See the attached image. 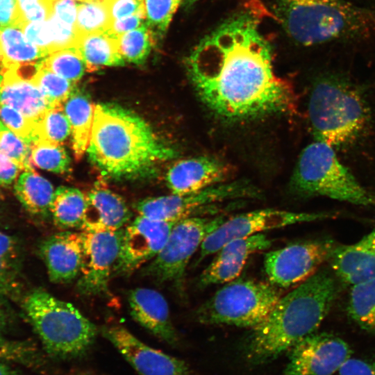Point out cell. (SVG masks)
<instances>
[{
	"mask_svg": "<svg viewBox=\"0 0 375 375\" xmlns=\"http://www.w3.org/2000/svg\"><path fill=\"white\" fill-rule=\"evenodd\" d=\"M272 49L249 11L226 19L186 58L201 100L226 119H247L295 108L290 85L274 69Z\"/></svg>",
	"mask_w": 375,
	"mask_h": 375,
	"instance_id": "cell-1",
	"label": "cell"
},
{
	"mask_svg": "<svg viewBox=\"0 0 375 375\" xmlns=\"http://www.w3.org/2000/svg\"><path fill=\"white\" fill-rule=\"evenodd\" d=\"M87 151L103 176L118 180L147 177L176 156L142 117L112 103L95 105Z\"/></svg>",
	"mask_w": 375,
	"mask_h": 375,
	"instance_id": "cell-2",
	"label": "cell"
},
{
	"mask_svg": "<svg viewBox=\"0 0 375 375\" xmlns=\"http://www.w3.org/2000/svg\"><path fill=\"white\" fill-rule=\"evenodd\" d=\"M337 285L326 270L317 271L285 296L251 332L244 351L253 364L269 362L316 332L335 298Z\"/></svg>",
	"mask_w": 375,
	"mask_h": 375,
	"instance_id": "cell-3",
	"label": "cell"
},
{
	"mask_svg": "<svg viewBox=\"0 0 375 375\" xmlns=\"http://www.w3.org/2000/svg\"><path fill=\"white\" fill-rule=\"evenodd\" d=\"M276 13L288 36L310 47L369 38L375 10L348 0H278Z\"/></svg>",
	"mask_w": 375,
	"mask_h": 375,
	"instance_id": "cell-4",
	"label": "cell"
},
{
	"mask_svg": "<svg viewBox=\"0 0 375 375\" xmlns=\"http://www.w3.org/2000/svg\"><path fill=\"white\" fill-rule=\"evenodd\" d=\"M308 113L315 140L333 148L356 139L369 119L368 108L358 90L335 76L315 83Z\"/></svg>",
	"mask_w": 375,
	"mask_h": 375,
	"instance_id": "cell-5",
	"label": "cell"
},
{
	"mask_svg": "<svg viewBox=\"0 0 375 375\" xmlns=\"http://www.w3.org/2000/svg\"><path fill=\"white\" fill-rule=\"evenodd\" d=\"M24 311L46 351L56 357H79L95 340L97 328L72 304L43 289L30 292Z\"/></svg>",
	"mask_w": 375,
	"mask_h": 375,
	"instance_id": "cell-6",
	"label": "cell"
},
{
	"mask_svg": "<svg viewBox=\"0 0 375 375\" xmlns=\"http://www.w3.org/2000/svg\"><path fill=\"white\" fill-rule=\"evenodd\" d=\"M293 188L307 196H324L350 203L375 206L367 191L339 160L333 147L315 140L301 152L292 178Z\"/></svg>",
	"mask_w": 375,
	"mask_h": 375,
	"instance_id": "cell-7",
	"label": "cell"
},
{
	"mask_svg": "<svg viewBox=\"0 0 375 375\" xmlns=\"http://www.w3.org/2000/svg\"><path fill=\"white\" fill-rule=\"evenodd\" d=\"M281 297L278 287L251 279L227 283L197 310L199 322L254 328L269 313Z\"/></svg>",
	"mask_w": 375,
	"mask_h": 375,
	"instance_id": "cell-8",
	"label": "cell"
},
{
	"mask_svg": "<svg viewBox=\"0 0 375 375\" xmlns=\"http://www.w3.org/2000/svg\"><path fill=\"white\" fill-rule=\"evenodd\" d=\"M226 219L223 216H190L179 220L144 272L158 283L172 282L181 286L190 258L206 238Z\"/></svg>",
	"mask_w": 375,
	"mask_h": 375,
	"instance_id": "cell-9",
	"label": "cell"
},
{
	"mask_svg": "<svg viewBox=\"0 0 375 375\" xmlns=\"http://www.w3.org/2000/svg\"><path fill=\"white\" fill-rule=\"evenodd\" d=\"M256 196L258 192L249 183L235 181L219 183L192 194L147 198L138 201L135 209L138 215L151 220L177 222L206 206L226 200Z\"/></svg>",
	"mask_w": 375,
	"mask_h": 375,
	"instance_id": "cell-10",
	"label": "cell"
},
{
	"mask_svg": "<svg viewBox=\"0 0 375 375\" xmlns=\"http://www.w3.org/2000/svg\"><path fill=\"white\" fill-rule=\"evenodd\" d=\"M331 217L326 213L296 212L277 209L247 212L226 219L204 240L197 263L215 253L227 242L262 232L299 223L315 222Z\"/></svg>",
	"mask_w": 375,
	"mask_h": 375,
	"instance_id": "cell-11",
	"label": "cell"
},
{
	"mask_svg": "<svg viewBox=\"0 0 375 375\" xmlns=\"http://www.w3.org/2000/svg\"><path fill=\"white\" fill-rule=\"evenodd\" d=\"M334 249L331 240H318L289 244L266 253L265 273L278 288L299 285L328 260Z\"/></svg>",
	"mask_w": 375,
	"mask_h": 375,
	"instance_id": "cell-12",
	"label": "cell"
},
{
	"mask_svg": "<svg viewBox=\"0 0 375 375\" xmlns=\"http://www.w3.org/2000/svg\"><path fill=\"white\" fill-rule=\"evenodd\" d=\"M124 228L117 231H82L83 249L77 289L86 296L108 290L118 260Z\"/></svg>",
	"mask_w": 375,
	"mask_h": 375,
	"instance_id": "cell-13",
	"label": "cell"
},
{
	"mask_svg": "<svg viewBox=\"0 0 375 375\" xmlns=\"http://www.w3.org/2000/svg\"><path fill=\"white\" fill-rule=\"evenodd\" d=\"M349 344L326 333H313L290 349L282 375H333L351 357Z\"/></svg>",
	"mask_w": 375,
	"mask_h": 375,
	"instance_id": "cell-14",
	"label": "cell"
},
{
	"mask_svg": "<svg viewBox=\"0 0 375 375\" xmlns=\"http://www.w3.org/2000/svg\"><path fill=\"white\" fill-rule=\"evenodd\" d=\"M176 223L154 221L138 215L124 230L113 273L131 274L152 260L165 244Z\"/></svg>",
	"mask_w": 375,
	"mask_h": 375,
	"instance_id": "cell-15",
	"label": "cell"
},
{
	"mask_svg": "<svg viewBox=\"0 0 375 375\" xmlns=\"http://www.w3.org/2000/svg\"><path fill=\"white\" fill-rule=\"evenodd\" d=\"M102 333L140 375H192L188 364L152 348L121 325H110Z\"/></svg>",
	"mask_w": 375,
	"mask_h": 375,
	"instance_id": "cell-16",
	"label": "cell"
},
{
	"mask_svg": "<svg viewBox=\"0 0 375 375\" xmlns=\"http://www.w3.org/2000/svg\"><path fill=\"white\" fill-rule=\"evenodd\" d=\"M272 241L259 233L231 240L222 247L199 277L201 287L227 283L241 273L248 258L253 253L268 249Z\"/></svg>",
	"mask_w": 375,
	"mask_h": 375,
	"instance_id": "cell-17",
	"label": "cell"
},
{
	"mask_svg": "<svg viewBox=\"0 0 375 375\" xmlns=\"http://www.w3.org/2000/svg\"><path fill=\"white\" fill-rule=\"evenodd\" d=\"M82 249L81 232L66 230L42 241L40 252L51 282L67 283L78 276Z\"/></svg>",
	"mask_w": 375,
	"mask_h": 375,
	"instance_id": "cell-18",
	"label": "cell"
},
{
	"mask_svg": "<svg viewBox=\"0 0 375 375\" xmlns=\"http://www.w3.org/2000/svg\"><path fill=\"white\" fill-rule=\"evenodd\" d=\"M226 174V167L218 160L199 156L175 162L165 179L173 194H188L222 183Z\"/></svg>",
	"mask_w": 375,
	"mask_h": 375,
	"instance_id": "cell-19",
	"label": "cell"
},
{
	"mask_svg": "<svg viewBox=\"0 0 375 375\" xmlns=\"http://www.w3.org/2000/svg\"><path fill=\"white\" fill-rule=\"evenodd\" d=\"M128 303L136 322L168 344L177 343L178 336L168 303L159 292L147 288H135L128 294Z\"/></svg>",
	"mask_w": 375,
	"mask_h": 375,
	"instance_id": "cell-20",
	"label": "cell"
},
{
	"mask_svg": "<svg viewBox=\"0 0 375 375\" xmlns=\"http://www.w3.org/2000/svg\"><path fill=\"white\" fill-rule=\"evenodd\" d=\"M131 217L124 200L98 181L86 195V207L82 231H117L126 225Z\"/></svg>",
	"mask_w": 375,
	"mask_h": 375,
	"instance_id": "cell-21",
	"label": "cell"
},
{
	"mask_svg": "<svg viewBox=\"0 0 375 375\" xmlns=\"http://www.w3.org/2000/svg\"><path fill=\"white\" fill-rule=\"evenodd\" d=\"M328 260L345 283L353 285L375 278V226L357 242L334 247Z\"/></svg>",
	"mask_w": 375,
	"mask_h": 375,
	"instance_id": "cell-22",
	"label": "cell"
},
{
	"mask_svg": "<svg viewBox=\"0 0 375 375\" xmlns=\"http://www.w3.org/2000/svg\"><path fill=\"white\" fill-rule=\"evenodd\" d=\"M1 103L10 106L35 123L52 108L33 81L15 68H0Z\"/></svg>",
	"mask_w": 375,
	"mask_h": 375,
	"instance_id": "cell-23",
	"label": "cell"
},
{
	"mask_svg": "<svg viewBox=\"0 0 375 375\" xmlns=\"http://www.w3.org/2000/svg\"><path fill=\"white\" fill-rule=\"evenodd\" d=\"M62 108L70 124L72 149L79 160L89 145L95 105L87 94L74 89Z\"/></svg>",
	"mask_w": 375,
	"mask_h": 375,
	"instance_id": "cell-24",
	"label": "cell"
},
{
	"mask_svg": "<svg viewBox=\"0 0 375 375\" xmlns=\"http://www.w3.org/2000/svg\"><path fill=\"white\" fill-rule=\"evenodd\" d=\"M75 48L90 72L103 67L125 64L119 50L117 37L108 31L78 36Z\"/></svg>",
	"mask_w": 375,
	"mask_h": 375,
	"instance_id": "cell-25",
	"label": "cell"
},
{
	"mask_svg": "<svg viewBox=\"0 0 375 375\" xmlns=\"http://www.w3.org/2000/svg\"><path fill=\"white\" fill-rule=\"evenodd\" d=\"M46 56L26 38L20 28L9 26L0 28V68L36 63Z\"/></svg>",
	"mask_w": 375,
	"mask_h": 375,
	"instance_id": "cell-26",
	"label": "cell"
},
{
	"mask_svg": "<svg viewBox=\"0 0 375 375\" xmlns=\"http://www.w3.org/2000/svg\"><path fill=\"white\" fill-rule=\"evenodd\" d=\"M14 189L18 200L30 214L41 216L50 213L53 187L33 169L23 171L19 174Z\"/></svg>",
	"mask_w": 375,
	"mask_h": 375,
	"instance_id": "cell-27",
	"label": "cell"
},
{
	"mask_svg": "<svg viewBox=\"0 0 375 375\" xmlns=\"http://www.w3.org/2000/svg\"><path fill=\"white\" fill-rule=\"evenodd\" d=\"M85 207L86 195L81 190L60 186L54 191L49 212L55 224L66 231L81 228Z\"/></svg>",
	"mask_w": 375,
	"mask_h": 375,
	"instance_id": "cell-28",
	"label": "cell"
},
{
	"mask_svg": "<svg viewBox=\"0 0 375 375\" xmlns=\"http://www.w3.org/2000/svg\"><path fill=\"white\" fill-rule=\"evenodd\" d=\"M348 310L361 328L375 333V278L352 285Z\"/></svg>",
	"mask_w": 375,
	"mask_h": 375,
	"instance_id": "cell-29",
	"label": "cell"
},
{
	"mask_svg": "<svg viewBox=\"0 0 375 375\" xmlns=\"http://www.w3.org/2000/svg\"><path fill=\"white\" fill-rule=\"evenodd\" d=\"M112 21L106 0H88L78 4L75 27L78 36L107 31Z\"/></svg>",
	"mask_w": 375,
	"mask_h": 375,
	"instance_id": "cell-30",
	"label": "cell"
},
{
	"mask_svg": "<svg viewBox=\"0 0 375 375\" xmlns=\"http://www.w3.org/2000/svg\"><path fill=\"white\" fill-rule=\"evenodd\" d=\"M117 41L124 61L140 65L146 60L156 40L145 22L138 28L117 37Z\"/></svg>",
	"mask_w": 375,
	"mask_h": 375,
	"instance_id": "cell-31",
	"label": "cell"
},
{
	"mask_svg": "<svg viewBox=\"0 0 375 375\" xmlns=\"http://www.w3.org/2000/svg\"><path fill=\"white\" fill-rule=\"evenodd\" d=\"M20 267V251L12 236L0 231V294L14 290Z\"/></svg>",
	"mask_w": 375,
	"mask_h": 375,
	"instance_id": "cell-32",
	"label": "cell"
},
{
	"mask_svg": "<svg viewBox=\"0 0 375 375\" xmlns=\"http://www.w3.org/2000/svg\"><path fill=\"white\" fill-rule=\"evenodd\" d=\"M33 166L57 174L69 170L70 160L61 144L36 140L31 144Z\"/></svg>",
	"mask_w": 375,
	"mask_h": 375,
	"instance_id": "cell-33",
	"label": "cell"
},
{
	"mask_svg": "<svg viewBox=\"0 0 375 375\" xmlns=\"http://www.w3.org/2000/svg\"><path fill=\"white\" fill-rule=\"evenodd\" d=\"M42 63L51 72L74 83L80 80L87 70L85 61L75 47L52 52L42 60Z\"/></svg>",
	"mask_w": 375,
	"mask_h": 375,
	"instance_id": "cell-34",
	"label": "cell"
},
{
	"mask_svg": "<svg viewBox=\"0 0 375 375\" xmlns=\"http://www.w3.org/2000/svg\"><path fill=\"white\" fill-rule=\"evenodd\" d=\"M31 80L39 88L52 108L62 106L74 89V83L45 67L42 60Z\"/></svg>",
	"mask_w": 375,
	"mask_h": 375,
	"instance_id": "cell-35",
	"label": "cell"
},
{
	"mask_svg": "<svg viewBox=\"0 0 375 375\" xmlns=\"http://www.w3.org/2000/svg\"><path fill=\"white\" fill-rule=\"evenodd\" d=\"M71 135L69 122L62 106L49 109L38 122L36 140L62 144Z\"/></svg>",
	"mask_w": 375,
	"mask_h": 375,
	"instance_id": "cell-36",
	"label": "cell"
},
{
	"mask_svg": "<svg viewBox=\"0 0 375 375\" xmlns=\"http://www.w3.org/2000/svg\"><path fill=\"white\" fill-rule=\"evenodd\" d=\"M0 362L38 367L42 365V359L31 342L9 339L0 334Z\"/></svg>",
	"mask_w": 375,
	"mask_h": 375,
	"instance_id": "cell-37",
	"label": "cell"
},
{
	"mask_svg": "<svg viewBox=\"0 0 375 375\" xmlns=\"http://www.w3.org/2000/svg\"><path fill=\"white\" fill-rule=\"evenodd\" d=\"M182 0H144L145 22L156 41L165 34Z\"/></svg>",
	"mask_w": 375,
	"mask_h": 375,
	"instance_id": "cell-38",
	"label": "cell"
},
{
	"mask_svg": "<svg viewBox=\"0 0 375 375\" xmlns=\"http://www.w3.org/2000/svg\"><path fill=\"white\" fill-rule=\"evenodd\" d=\"M0 153L16 163L22 172L33 169L31 144L8 128L0 131Z\"/></svg>",
	"mask_w": 375,
	"mask_h": 375,
	"instance_id": "cell-39",
	"label": "cell"
},
{
	"mask_svg": "<svg viewBox=\"0 0 375 375\" xmlns=\"http://www.w3.org/2000/svg\"><path fill=\"white\" fill-rule=\"evenodd\" d=\"M0 120L10 131L30 144L35 140L37 124L10 106L0 103Z\"/></svg>",
	"mask_w": 375,
	"mask_h": 375,
	"instance_id": "cell-40",
	"label": "cell"
},
{
	"mask_svg": "<svg viewBox=\"0 0 375 375\" xmlns=\"http://www.w3.org/2000/svg\"><path fill=\"white\" fill-rule=\"evenodd\" d=\"M52 0H16L12 26L22 28L29 22L45 21L52 14Z\"/></svg>",
	"mask_w": 375,
	"mask_h": 375,
	"instance_id": "cell-41",
	"label": "cell"
},
{
	"mask_svg": "<svg viewBox=\"0 0 375 375\" xmlns=\"http://www.w3.org/2000/svg\"><path fill=\"white\" fill-rule=\"evenodd\" d=\"M53 38V52L75 47L78 34L75 26L66 23L51 15L48 19Z\"/></svg>",
	"mask_w": 375,
	"mask_h": 375,
	"instance_id": "cell-42",
	"label": "cell"
},
{
	"mask_svg": "<svg viewBox=\"0 0 375 375\" xmlns=\"http://www.w3.org/2000/svg\"><path fill=\"white\" fill-rule=\"evenodd\" d=\"M26 38L47 56L53 52V38L48 19L29 22L22 26Z\"/></svg>",
	"mask_w": 375,
	"mask_h": 375,
	"instance_id": "cell-43",
	"label": "cell"
},
{
	"mask_svg": "<svg viewBox=\"0 0 375 375\" xmlns=\"http://www.w3.org/2000/svg\"><path fill=\"white\" fill-rule=\"evenodd\" d=\"M112 20L134 15H144V0H106Z\"/></svg>",
	"mask_w": 375,
	"mask_h": 375,
	"instance_id": "cell-44",
	"label": "cell"
},
{
	"mask_svg": "<svg viewBox=\"0 0 375 375\" xmlns=\"http://www.w3.org/2000/svg\"><path fill=\"white\" fill-rule=\"evenodd\" d=\"M338 373V375H375V359L350 357Z\"/></svg>",
	"mask_w": 375,
	"mask_h": 375,
	"instance_id": "cell-45",
	"label": "cell"
},
{
	"mask_svg": "<svg viewBox=\"0 0 375 375\" xmlns=\"http://www.w3.org/2000/svg\"><path fill=\"white\" fill-rule=\"evenodd\" d=\"M78 4L74 0H52L51 15L75 26Z\"/></svg>",
	"mask_w": 375,
	"mask_h": 375,
	"instance_id": "cell-46",
	"label": "cell"
},
{
	"mask_svg": "<svg viewBox=\"0 0 375 375\" xmlns=\"http://www.w3.org/2000/svg\"><path fill=\"white\" fill-rule=\"evenodd\" d=\"M145 17L142 15H134L126 17L113 20L108 31L116 37H119L128 31L138 28L145 23Z\"/></svg>",
	"mask_w": 375,
	"mask_h": 375,
	"instance_id": "cell-47",
	"label": "cell"
},
{
	"mask_svg": "<svg viewBox=\"0 0 375 375\" xmlns=\"http://www.w3.org/2000/svg\"><path fill=\"white\" fill-rule=\"evenodd\" d=\"M22 171L10 159L0 153V186L8 187L16 181Z\"/></svg>",
	"mask_w": 375,
	"mask_h": 375,
	"instance_id": "cell-48",
	"label": "cell"
},
{
	"mask_svg": "<svg viewBox=\"0 0 375 375\" xmlns=\"http://www.w3.org/2000/svg\"><path fill=\"white\" fill-rule=\"evenodd\" d=\"M16 12V0H3L0 3V28L12 26Z\"/></svg>",
	"mask_w": 375,
	"mask_h": 375,
	"instance_id": "cell-49",
	"label": "cell"
},
{
	"mask_svg": "<svg viewBox=\"0 0 375 375\" xmlns=\"http://www.w3.org/2000/svg\"><path fill=\"white\" fill-rule=\"evenodd\" d=\"M11 320V314L6 301L0 294V334L8 327Z\"/></svg>",
	"mask_w": 375,
	"mask_h": 375,
	"instance_id": "cell-50",
	"label": "cell"
},
{
	"mask_svg": "<svg viewBox=\"0 0 375 375\" xmlns=\"http://www.w3.org/2000/svg\"><path fill=\"white\" fill-rule=\"evenodd\" d=\"M0 375H22L16 365L0 362Z\"/></svg>",
	"mask_w": 375,
	"mask_h": 375,
	"instance_id": "cell-51",
	"label": "cell"
},
{
	"mask_svg": "<svg viewBox=\"0 0 375 375\" xmlns=\"http://www.w3.org/2000/svg\"><path fill=\"white\" fill-rule=\"evenodd\" d=\"M198 0H182V3L185 6H190L193 5Z\"/></svg>",
	"mask_w": 375,
	"mask_h": 375,
	"instance_id": "cell-52",
	"label": "cell"
},
{
	"mask_svg": "<svg viewBox=\"0 0 375 375\" xmlns=\"http://www.w3.org/2000/svg\"><path fill=\"white\" fill-rule=\"evenodd\" d=\"M7 128L3 123L0 120V131L5 129Z\"/></svg>",
	"mask_w": 375,
	"mask_h": 375,
	"instance_id": "cell-53",
	"label": "cell"
},
{
	"mask_svg": "<svg viewBox=\"0 0 375 375\" xmlns=\"http://www.w3.org/2000/svg\"><path fill=\"white\" fill-rule=\"evenodd\" d=\"M1 81H2V77L0 74V103H1Z\"/></svg>",
	"mask_w": 375,
	"mask_h": 375,
	"instance_id": "cell-54",
	"label": "cell"
},
{
	"mask_svg": "<svg viewBox=\"0 0 375 375\" xmlns=\"http://www.w3.org/2000/svg\"><path fill=\"white\" fill-rule=\"evenodd\" d=\"M3 199V197H2V194L1 192H0V202Z\"/></svg>",
	"mask_w": 375,
	"mask_h": 375,
	"instance_id": "cell-55",
	"label": "cell"
},
{
	"mask_svg": "<svg viewBox=\"0 0 375 375\" xmlns=\"http://www.w3.org/2000/svg\"><path fill=\"white\" fill-rule=\"evenodd\" d=\"M74 1H81V2H83V1H88V0H74Z\"/></svg>",
	"mask_w": 375,
	"mask_h": 375,
	"instance_id": "cell-56",
	"label": "cell"
},
{
	"mask_svg": "<svg viewBox=\"0 0 375 375\" xmlns=\"http://www.w3.org/2000/svg\"><path fill=\"white\" fill-rule=\"evenodd\" d=\"M76 375H91V374H76Z\"/></svg>",
	"mask_w": 375,
	"mask_h": 375,
	"instance_id": "cell-57",
	"label": "cell"
},
{
	"mask_svg": "<svg viewBox=\"0 0 375 375\" xmlns=\"http://www.w3.org/2000/svg\"><path fill=\"white\" fill-rule=\"evenodd\" d=\"M3 1V0H0V3H1V1Z\"/></svg>",
	"mask_w": 375,
	"mask_h": 375,
	"instance_id": "cell-58",
	"label": "cell"
}]
</instances>
